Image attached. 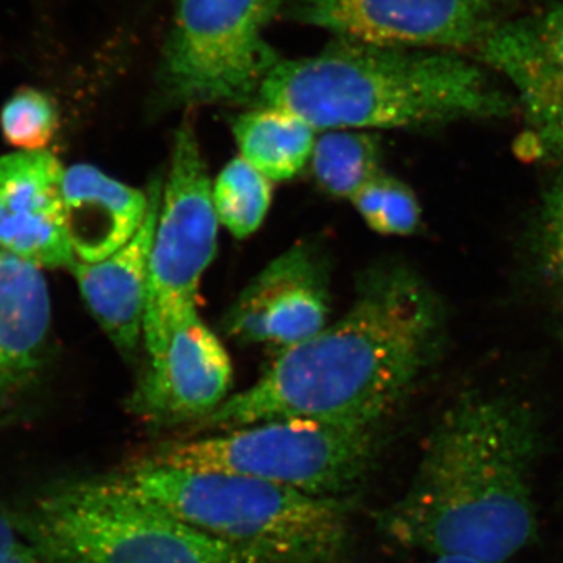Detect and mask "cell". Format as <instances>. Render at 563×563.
<instances>
[{"label":"cell","mask_w":563,"mask_h":563,"mask_svg":"<svg viewBox=\"0 0 563 563\" xmlns=\"http://www.w3.org/2000/svg\"><path fill=\"white\" fill-rule=\"evenodd\" d=\"M444 333L443 303L422 277L401 263L376 266L339 321L277 352L257 383L195 429L287 418L379 428L437 361Z\"/></svg>","instance_id":"6da1fadb"},{"label":"cell","mask_w":563,"mask_h":563,"mask_svg":"<svg viewBox=\"0 0 563 563\" xmlns=\"http://www.w3.org/2000/svg\"><path fill=\"white\" fill-rule=\"evenodd\" d=\"M543 429L512 393H462L429 437L412 483L383 514L406 550L507 563L539 540L533 477Z\"/></svg>","instance_id":"7a4b0ae2"},{"label":"cell","mask_w":563,"mask_h":563,"mask_svg":"<svg viewBox=\"0 0 563 563\" xmlns=\"http://www.w3.org/2000/svg\"><path fill=\"white\" fill-rule=\"evenodd\" d=\"M257 106L291 111L325 131L492 120L517 109L479 66L454 52L342 38L320 54L277 63Z\"/></svg>","instance_id":"3957f363"},{"label":"cell","mask_w":563,"mask_h":563,"mask_svg":"<svg viewBox=\"0 0 563 563\" xmlns=\"http://www.w3.org/2000/svg\"><path fill=\"white\" fill-rule=\"evenodd\" d=\"M122 484L261 563H328L347 540V506L242 474L136 462Z\"/></svg>","instance_id":"277c9868"},{"label":"cell","mask_w":563,"mask_h":563,"mask_svg":"<svg viewBox=\"0 0 563 563\" xmlns=\"http://www.w3.org/2000/svg\"><path fill=\"white\" fill-rule=\"evenodd\" d=\"M25 540L47 563H261L136 495L117 474L44 493Z\"/></svg>","instance_id":"5b68a950"},{"label":"cell","mask_w":563,"mask_h":563,"mask_svg":"<svg viewBox=\"0 0 563 563\" xmlns=\"http://www.w3.org/2000/svg\"><path fill=\"white\" fill-rule=\"evenodd\" d=\"M377 429L317 420L254 422L158 444L139 463L242 474L321 498H342L372 468Z\"/></svg>","instance_id":"8992f818"},{"label":"cell","mask_w":563,"mask_h":563,"mask_svg":"<svg viewBox=\"0 0 563 563\" xmlns=\"http://www.w3.org/2000/svg\"><path fill=\"white\" fill-rule=\"evenodd\" d=\"M284 0H179L158 88L173 106L255 102L282 60L266 31Z\"/></svg>","instance_id":"52a82bcc"},{"label":"cell","mask_w":563,"mask_h":563,"mask_svg":"<svg viewBox=\"0 0 563 563\" xmlns=\"http://www.w3.org/2000/svg\"><path fill=\"white\" fill-rule=\"evenodd\" d=\"M211 184L198 135L185 121L174 136L168 177L152 240L143 342L161 357L181 314L195 309L202 276L218 246Z\"/></svg>","instance_id":"ba28073f"},{"label":"cell","mask_w":563,"mask_h":563,"mask_svg":"<svg viewBox=\"0 0 563 563\" xmlns=\"http://www.w3.org/2000/svg\"><path fill=\"white\" fill-rule=\"evenodd\" d=\"M288 13L336 38L404 49L479 47L495 27L492 0H291Z\"/></svg>","instance_id":"9c48e42d"},{"label":"cell","mask_w":563,"mask_h":563,"mask_svg":"<svg viewBox=\"0 0 563 563\" xmlns=\"http://www.w3.org/2000/svg\"><path fill=\"white\" fill-rule=\"evenodd\" d=\"M232 362L199 317L181 314L161 357L147 363L129 407L152 426L201 424L229 398Z\"/></svg>","instance_id":"30bf717a"},{"label":"cell","mask_w":563,"mask_h":563,"mask_svg":"<svg viewBox=\"0 0 563 563\" xmlns=\"http://www.w3.org/2000/svg\"><path fill=\"white\" fill-rule=\"evenodd\" d=\"M479 52L512 84L539 155H563V5L495 25Z\"/></svg>","instance_id":"8fae6325"},{"label":"cell","mask_w":563,"mask_h":563,"mask_svg":"<svg viewBox=\"0 0 563 563\" xmlns=\"http://www.w3.org/2000/svg\"><path fill=\"white\" fill-rule=\"evenodd\" d=\"M328 317L325 263L313 247L298 246L250 282L225 314L224 329L236 342L280 352L317 335Z\"/></svg>","instance_id":"7c38bea8"},{"label":"cell","mask_w":563,"mask_h":563,"mask_svg":"<svg viewBox=\"0 0 563 563\" xmlns=\"http://www.w3.org/2000/svg\"><path fill=\"white\" fill-rule=\"evenodd\" d=\"M65 169L51 152L0 157V250L38 268H73L66 231Z\"/></svg>","instance_id":"4fadbf2b"},{"label":"cell","mask_w":563,"mask_h":563,"mask_svg":"<svg viewBox=\"0 0 563 563\" xmlns=\"http://www.w3.org/2000/svg\"><path fill=\"white\" fill-rule=\"evenodd\" d=\"M162 191V181H152L150 211L131 242L101 262H76L70 268L88 310L122 352L135 351L143 340L151 247Z\"/></svg>","instance_id":"5bb4252c"},{"label":"cell","mask_w":563,"mask_h":563,"mask_svg":"<svg viewBox=\"0 0 563 563\" xmlns=\"http://www.w3.org/2000/svg\"><path fill=\"white\" fill-rule=\"evenodd\" d=\"M66 231L77 262L95 263L125 246L140 231L150 192L113 179L88 163L65 169Z\"/></svg>","instance_id":"9a60e30c"},{"label":"cell","mask_w":563,"mask_h":563,"mask_svg":"<svg viewBox=\"0 0 563 563\" xmlns=\"http://www.w3.org/2000/svg\"><path fill=\"white\" fill-rule=\"evenodd\" d=\"M51 317L43 269L0 250V395L38 368Z\"/></svg>","instance_id":"2e32d148"},{"label":"cell","mask_w":563,"mask_h":563,"mask_svg":"<svg viewBox=\"0 0 563 563\" xmlns=\"http://www.w3.org/2000/svg\"><path fill=\"white\" fill-rule=\"evenodd\" d=\"M317 129L291 111L257 106L233 122V136L244 158L272 181L290 180L312 158Z\"/></svg>","instance_id":"e0dca14e"},{"label":"cell","mask_w":563,"mask_h":563,"mask_svg":"<svg viewBox=\"0 0 563 563\" xmlns=\"http://www.w3.org/2000/svg\"><path fill=\"white\" fill-rule=\"evenodd\" d=\"M310 162L322 190L333 198L352 199L383 173V150L372 133L342 129L317 140Z\"/></svg>","instance_id":"ac0fdd59"},{"label":"cell","mask_w":563,"mask_h":563,"mask_svg":"<svg viewBox=\"0 0 563 563\" xmlns=\"http://www.w3.org/2000/svg\"><path fill=\"white\" fill-rule=\"evenodd\" d=\"M218 221L235 239L258 231L273 201L272 180L242 157L222 168L211 187Z\"/></svg>","instance_id":"d6986e66"},{"label":"cell","mask_w":563,"mask_h":563,"mask_svg":"<svg viewBox=\"0 0 563 563\" xmlns=\"http://www.w3.org/2000/svg\"><path fill=\"white\" fill-rule=\"evenodd\" d=\"M363 221L383 235H412L421 221L413 191L395 177L380 173L351 199Z\"/></svg>","instance_id":"ffe728a7"},{"label":"cell","mask_w":563,"mask_h":563,"mask_svg":"<svg viewBox=\"0 0 563 563\" xmlns=\"http://www.w3.org/2000/svg\"><path fill=\"white\" fill-rule=\"evenodd\" d=\"M3 139L18 152L47 151L58 131V110L46 92L21 88L0 111Z\"/></svg>","instance_id":"44dd1931"},{"label":"cell","mask_w":563,"mask_h":563,"mask_svg":"<svg viewBox=\"0 0 563 563\" xmlns=\"http://www.w3.org/2000/svg\"><path fill=\"white\" fill-rule=\"evenodd\" d=\"M540 280L563 302V172L543 192L531 235Z\"/></svg>","instance_id":"7402d4cb"},{"label":"cell","mask_w":563,"mask_h":563,"mask_svg":"<svg viewBox=\"0 0 563 563\" xmlns=\"http://www.w3.org/2000/svg\"><path fill=\"white\" fill-rule=\"evenodd\" d=\"M0 563H47L38 551L25 540L14 547L0 550Z\"/></svg>","instance_id":"603a6c76"},{"label":"cell","mask_w":563,"mask_h":563,"mask_svg":"<svg viewBox=\"0 0 563 563\" xmlns=\"http://www.w3.org/2000/svg\"><path fill=\"white\" fill-rule=\"evenodd\" d=\"M21 525H18L13 518L0 510V550L14 547V544L24 542Z\"/></svg>","instance_id":"cb8c5ba5"},{"label":"cell","mask_w":563,"mask_h":563,"mask_svg":"<svg viewBox=\"0 0 563 563\" xmlns=\"http://www.w3.org/2000/svg\"><path fill=\"white\" fill-rule=\"evenodd\" d=\"M426 563H492L477 561V559L461 558V555H433Z\"/></svg>","instance_id":"d4e9b609"},{"label":"cell","mask_w":563,"mask_h":563,"mask_svg":"<svg viewBox=\"0 0 563 563\" xmlns=\"http://www.w3.org/2000/svg\"><path fill=\"white\" fill-rule=\"evenodd\" d=\"M561 342H562V352H563V325H562V333H561Z\"/></svg>","instance_id":"484cf974"}]
</instances>
